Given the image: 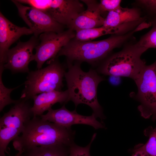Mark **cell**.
<instances>
[{"mask_svg":"<svg viewBox=\"0 0 156 156\" xmlns=\"http://www.w3.org/2000/svg\"><path fill=\"white\" fill-rule=\"evenodd\" d=\"M22 133L13 140V145L23 153L36 146H70L74 142L75 131L36 116L25 124Z\"/></svg>","mask_w":156,"mask_h":156,"instance_id":"6da1fadb","label":"cell"},{"mask_svg":"<svg viewBox=\"0 0 156 156\" xmlns=\"http://www.w3.org/2000/svg\"><path fill=\"white\" fill-rule=\"evenodd\" d=\"M82 62L75 61L74 64L67 63L68 71L65 74L69 94V101H72L75 107L80 104L90 106L96 118L101 120L105 118L102 108L97 98L99 84L105 79L96 70L90 69L87 72L81 69Z\"/></svg>","mask_w":156,"mask_h":156,"instance_id":"7a4b0ae2","label":"cell"},{"mask_svg":"<svg viewBox=\"0 0 156 156\" xmlns=\"http://www.w3.org/2000/svg\"><path fill=\"white\" fill-rule=\"evenodd\" d=\"M136 30L124 34H112L104 40L81 42L74 38L63 47L57 57L64 56L67 63L74 61L99 64L115 49L123 47L134 38Z\"/></svg>","mask_w":156,"mask_h":156,"instance_id":"3957f363","label":"cell"},{"mask_svg":"<svg viewBox=\"0 0 156 156\" xmlns=\"http://www.w3.org/2000/svg\"><path fill=\"white\" fill-rule=\"evenodd\" d=\"M133 38L120 51L111 54L99 64L96 71L105 75L124 77L135 81L146 65L141 56L148 49Z\"/></svg>","mask_w":156,"mask_h":156,"instance_id":"277c9868","label":"cell"},{"mask_svg":"<svg viewBox=\"0 0 156 156\" xmlns=\"http://www.w3.org/2000/svg\"><path fill=\"white\" fill-rule=\"evenodd\" d=\"M57 57L51 59L46 67L28 73L20 99L28 100L42 93L61 91L66 72Z\"/></svg>","mask_w":156,"mask_h":156,"instance_id":"5b68a950","label":"cell"},{"mask_svg":"<svg viewBox=\"0 0 156 156\" xmlns=\"http://www.w3.org/2000/svg\"><path fill=\"white\" fill-rule=\"evenodd\" d=\"M27 100L20 99L0 119V156H6L10 142L22 133L32 113Z\"/></svg>","mask_w":156,"mask_h":156,"instance_id":"8992f818","label":"cell"},{"mask_svg":"<svg viewBox=\"0 0 156 156\" xmlns=\"http://www.w3.org/2000/svg\"><path fill=\"white\" fill-rule=\"evenodd\" d=\"M138 88L135 95H131L140 103L138 109L141 115L148 119L156 120V60L145 66L138 77L134 81Z\"/></svg>","mask_w":156,"mask_h":156,"instance_id":"52a82bcc","label":"cell"},{"mask_svg":"<svg viewBox=\"0 0 156 156\" xmlns=\"http://www.w3.org/2000/svg\"><path fill=\"white\" fill-rule=\"evenodd\" d=\"M75 32L71 29L57 33L47 32L41 34L39 39L40 42L35 48L32 61L37 63L38 69L42 68L47 60L56 57L62 48L75 37Z\"/></svg>","mask_w":156,"mask_h":156,"instance_id":"ba28073f","label":"cell"},{"mask_svg":"<svg viewBox=\"0 0 156 156\" xmlns=\"http://www.w3.org/2000/svg\"><path fill=\"white\" fill-rule=\"evenodd\" d=\"M145 22L146 18L139 8L121 6L108 13L103 26L112 30L114 34H124L140 29Z\"/></svg>","mask_w":156,"mask_h":156,"instance_id":"9c48e42d","label":"cell"},{"mask_svg":"<svg viewBox=\"0 0 156 156\" xmlns=\"http://www.w3.org/2000/svg\"><path fill=\"white\" fill-rule=\"evenodd\" d=\"M12 1L17 7L20 16L36 37L38 38L39 36L45 32L59 33L64 31L65 26L56 21L47 12L24 6L17 0Z\"/></svg>","mask_w":156,"mask_h":156,"instance_id":"30bf717a","label":"cell"},{"mask_svg":"<svg viewBox=\"0 0 156 156\" xmlns=\"http://www.w3.org/2000/svg\"><path fill=\"white\" fill-rule=\"evenodd\" d=\"M38 38L34 36L28 41L19 42L16 46L9 49L4 65V69H9L13 73H28L29 65L34 55L33 50L39 43Z\"/></svg>","mask_w":156,"mask_h":156,"instance_id":"8fae6325","label":"cell"},{"mask_svg":"<svg viewBox=\"0 0 156 156\" xmlns=\"http://www.w3.org/2000/svg\"><path fill=\"white\" fill-rule=\"evenodd\" d=\"M44 120L48 121L67 128L76 124H83L92 127L96 129L105 128L102 122L97 121L93 113L90 116H86L78 114L76 110L70 111L64 105L60 108L49 109L48 112L40 116Z\"/></svg>","mask_w":156,"mask_h":156,"instance_id":"7c38bea8","label":"cell"},{"mask_svg":"<svg viewBox=\"0 0 156 156\" xmlns=\"http://www.w3.org/2000/svg\"><path fill=\"white\" fill-rule=\"evenodd\" d=\"M33 34L31 30L14 24L0 12V65L5 63L11 45L21 36Z\"/></svg>","mask_w":156,"mask_h":156,"instance_id":"4fadbf2b","label":"cell"},{"mask_svg":"<svg viewBox=\"0 0 156 156\" xmlns=\"http://www.w3.org/2000/svg\"><path fill=\"white\" fill-rule=\"evenodd\" d=\"M85 10L83 3L78 0H51L47 12L58 23L69 27L77 15Z\"/></svg>","mask_w":156,"mask_h":156,"instance_id":"5bb4252c","label":"cell"},{"mask_svg":"<svg viewBox=\"0 0 156 156\" xmlns=\"http://www.w3.org/2000/svg\"><path fill=\"white\" fill-rule=\"evenodd\" d=\"M87 6L86 10L79 14L68 27L75 32L77 31L103 26L104 18L99 9V3L94 0H81Z\"/></svg>","mask_w":156,"mask_h":156,"instance_id":"9a60e30c","label":"cell"},{"mask_svg":"<svg viewBox=\"0 0 156 156\" xmlns=\"http://www.w3.org/2000/svg\"><path fill=\"white\" fill-rule=\"evenodd\" d=\"M68 90L64 91H54L42 93L34 96L33 98V105L31 111L33 117L43 115L44 112L51 109L55 103L65 104L69 101Z\"/></svg>","mask_w":156,"mask_h":156,"instance_id":"2e32d148","label":"cell"},{"mask_svg":"<svg viewBox=\"0 0 156 156\" xmlns=\"http://www.w3.org/2000/svg\"><path fill=\"white\" fill-rule=\"evenodd\" d=\"M70 146L65 145L36 146L24 152L20 156H68Z\"/></svg>","mask_w":156,"mask_h":156,"instance_id":"e0dca14e","label":"cell"},{"mask_svg":"<svg viewBox=\"0 0 156 156\" xmlns=\"http://www.w3.org/2000/svg\"><path fill=\"white\" fill-rule=\"evenodd\" d=\"M114 34L111 29L103 26L95 28L81 29L75 31L76 40L81 42L91 41L102 36L108 34Z\"/></svg>","mask_w":156,"mask_h":156,"instance_id":"ac0fdd59","label":"cell"},{"mask_svg":"<svg viewBox=\"0 0 156 156\" xmlns=\"http://www.w3.org/2000/svg\"><path fill=\"white\" fill-rule=\"evenodd\" d=\"M132 5L140 10L146 22L151 25L156 22V0H136Z\"/></svg>","mask_w":156,"mask_h":156,"instance_id":"d6986e66","label":"cell"},{"mask_svg":"<svg viewBox=\"0 0 156 156\" xmlns=\"http://www.w3.org/2000/svg\"><path fill=\"white\" fill-rule=\"evenodd\" d=\"M144 132L148 138V141L145 144H140L135 148L144 151L149 156H156V126L154 128L149 126Z\"/></svg>","mask_w":156,"mask_h":156,"instance_id":"ffe728a7","label":"cell"},{"mask_svg":"<svg viewBox=\"0 0 156 156\" xmlns=\"http://www.w3.org/2000/svg\"><path fill=\"white\" fill-rule=\"evenodd\" d=\"M3 66H0V111H2L4 107L12 103H16L18 100H15L10 97L12 92L17 88H8L3 84L2 80V74L4 70Z\"/></svg>","mask_w":156,"mask_h":156,"instance_id":"44dd1931","label":"cell"},{"mask_svg":"<svg viewBox=\"0 0 156 156\" xmlns=\"http://www.w3.org/2000/svg\"><path fill=\"white\" fill-rule=\"evenodd\" d=\"M152 28L142 36L138 41L139 44L147 49H156V22L152 24Z\"/></svg>","mask_w":156,"mask_h":156,"instance_id":"7402d4cb","label":"cell"},{"mask_svg":"<svg viewBox=\"0 0 156 156\" xmlns=\"http://www.w3.org/2000/svg\"><path fill=\"white\" fill-rule=\"evenodd\" d=\"M96 133H94L91 141L86 146L83 147L76 144L74 142L70 146L69 153L68 156H90V150L91 145L96 138Z\"/></svg>","mask_w":156,"mask_h":156,"instance_id":"603a6c76","label":"cell"},{"mask_svg":"<svg viewBox=\"0 0 156 156\" xmlns=\"http://www.w3.org/2000/svg\"><path fill=\"white\" fill-rule=\"evenodd\" d=\"M121 0H101L99 8L102 16L105 18L108 12L116 10L121 7Z\"/></svg>","mask_w":156,"mask_h":156,"instance_id":"cb8c5ba5","label":"cell"},{"mask_svg":"<svg viewBox=\"0 0 156 156\" xmlns=\"http://www.w3.org/2000/svg\"><path fill=\"white\" fill-rule=\"evenodd\" d=\"M22 4H27L37 10L47 12L51 0H17Z\"/></svg>","mask_w":156,"mask_h":156,"instance_id":"d4e9b609","label":"cell"},{"mask_svg":"<svg viewBox=\"0 0 156 156\" xmlns=\"http://www.w3.org/2000/svg\"><path fill=\"white\" fill-rule=\"evenodd\" d=\"M132 156H149L144 151L135 148Z\"/></svg>","mask_w":156,"mask_h":156,"instance_id":"484cf974","label":"cell"},{"mask_svg":"<svg viewBox=\"0 0 156 156\" xmlns=\"http://www.w3.org/2000/svg\"><path fill=\"white\" fill-rule=\"evenodd\" d=\"M118 77L114 76H110V77L109 78V81L113 85H115L116 84H117L118 81V78L117 77Z\"/></svg>","mask_w":156,"mask_h":156,"instance_id":"4316f807","label":"cell"}]
</instances>
